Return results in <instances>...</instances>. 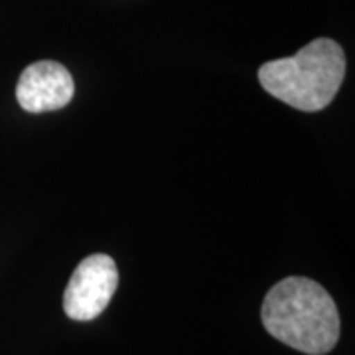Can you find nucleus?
<instances>
[{
  "label": "nucleus",
  "instance_id": "obj_1",
  "mask_svg": "<svg viewBox=\"0 0 355 355\" xmlns=\"http://www.w3.org/2000/svg\"><path fill=\"white\" fill-rule=\"evenodd\" d=\"M261 318L272 338L302 354H328L340 340L336 302L322 284L304 277L277 282L265 296Z\"/></svg>",
  "mask_w": 355,
  "mask_h": 355
},
{
  "label": "nucleus",
  "instance_id": "obj_2",
  "mask_svg": "<svg viewBox=\"0 0 355 355\" xmlns=\"http://www.w3.org/2000/svg\"><path fill=\"white\" fill-rule=\"evenodd\" d=\"M345 53L330 38L312 40L291 58L266 62L259 81L268 95L304 113L326 109L342 87Z\"/></svg>",
  "mask_w": 355,
  "mask_h": 355
},
{
  "label": "nucleus",
  "instance_id": "obj_3",
  "mask_svg": "<svg viewBox=\"0 0 355 355\" xmlns=\"http://www.w3.org/2000/svg\"><path fill=\"white\" fill-rule=\"evenodd\" d=\"M119 286V270L109 254H91L73 270L64 292V310L77 322L101 316Z\"/></svg>",
  "mask_w": 355,
  "mask_h": 355
},
{
  "label": "nucleus",
  "instance_id": "obj_4",
  "mask_svg": "<svg viewBox=\"0 0 355 355\" xmlns=\"http://www.w3.org/2000/svg\"><path fill=\"white\" fill-rule=\"evenodd\" d=\"M76 83L64 65L42 60L28 65L16 85V99L28 113L64 109L73 99Z\"/></svg>",
  "mask_w": 355,
  "mask_h": 355
}]
</instances>
